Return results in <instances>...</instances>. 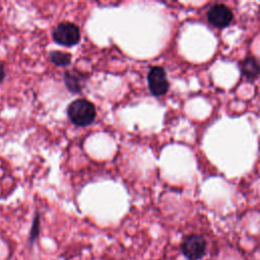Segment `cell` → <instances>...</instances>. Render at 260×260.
I'll return each mask as SVG.
<instances>
[{
	"mask_svg": "<svg viewBox=\"0 0 260 260\" xmlns=\"http://www.w3.org/2000/svg\"><path fill=\"white\" fill-rule=\"evenodd\" d=\"M53 40L62 46L71 47L76 45L80 40L79 27L68 21L59 23L53 30Z\"/></svg>",
	"mask_w": 260,
	"mask_h": 260,
	"instance_id": "2",
	"label": "cell"
},
{
	"mask_svg": "<svg viewBox=\"0 0 260 260\" xmlns=\"http://www.w3.org/2000/svg\"><path fill=\"white\" fill-rule=\"evenodd\" d=\"M241 73L250 80L255 79L260 74V63L255 57L249 56L240 62Z\"/></svg>",
	"mask_w": 260,
	"mask_h": 260,
	"instance_id": "6",
	"label": "cell"
},
{
	"mask_svg": "<svg viewBox=\"0 0 260 260\" xmlns=\"http://www.w3.org/2000/svg\"><path fill=\"white\" fill-rule=\"evenodd\" d=\"M147 82L150 92L155 96L166 94L169 89V81L166 71L160 66L152 67L147 75Z\"/></svg>",
	"mask_w": 260,
	"mask_h": 260,
	"instance_id": "4",
	"label": "cell"
},
{
	"mask_svg": "<svg viewBox=\"0 0 260 260\" xmlns=\"http://www.w3.org/2000/svg\"><path fill=\"white\" fill-rule=\"evenodd\" d=\"M234 18L232 10L223 4H214L212 5L207 12V19L210 24L215 27H226L230 25Z\"/></svg>",
	"mask_w": 260,
	"mask_h": 260,
	"instance_id": "5",
	"label": "cell"
},
{
	"mask_svg": "<svg viewBox=\"0 0 260 260\" xmlns=\"http://www.w3.org/2000/svg\"><path fill=\"white\" fill-rule=\"evenodd\" d=\"M4 76H5L4 67H3V65H1V64H0V81H2V80H3Z\"/></svg>",
	"mask_w": 260,
	"mask_h": 260,
	"instance_id": "10",
	"label": "cell"
},
{
	"mask_svg": "<svg viewBox=\"0 0 260 260\" xmlns=\"http://www.w3.org/2000/svg\"><path fill=\"white\" fill-rule=\"evenodd\" d=\"M206 241L202 236L190 235L183 241L181 250L189 260H199L205 253Z\"/></svg>",
	"mask_w": 260,
	"mask_h": 260,
	"instance_id": "3",
	"label": "cell"
},
{
	"mask_svg": "<svg viewBox=\"0 0 260 260\" xmlns=\"http://www.w3.org/2000/svg\"><path fill=\"white\" fill-rule=\"evenodd\" d=\"M65 84L67 88L72 92H79L81 90L82 75L79 72L67 71L64 76Z\"/></svg>",
	"mask_w": 260,
	"mask_h": 260,
	"instance_id": "7",
	"label": "cell"
},
{
	"mask_svg": "<svg viewBox=\"0 0 260 260\" xmlns=\"http://www.w3.org/2000/svg\"><path fill=\"white\" fill-rule=\"evenodd\" d=\"M39 228H40V217L39 214L36 215L35 219H34V223H32V228H31V232H30V241L34 242L35 239L38 237L39 235Z\"/></svg>",
	"mask_w": 260,
	"mask_h": 260,
	"instance_id": "9",
	"label": "cell"
},
{
	"mask_svg": "<svg viewBox=\"0 0 260 260\" xmlns=\"http://www.w3.org/2000/svg\"><path fill=\"white\" fill-rule=\"evenodd\" d=\"M50 59L57 66H66L70 63L71 56L61 51H53L50 53Z\"/></svg>",
	"mask_w": 260,
	"mask_h": 260,
	"instance_id": "8",
	"label": "cell"
},
{
	"mask_svg": "<svg viewBox=\"0 0 260 260\" xmlns=\"http://www.w3.org/2000/svg\"><path fill=\"white\" fill-rule=\"evenodd\" d=\"M69 120L76 126H87L95 119V107L87 100L79 99L73 101L67 109Z\"/></svg>",
	"mask_w": 260,
	"mask_h": 260,
	"instance_id": "1",
	"label": "cell"
}]
</instances>
